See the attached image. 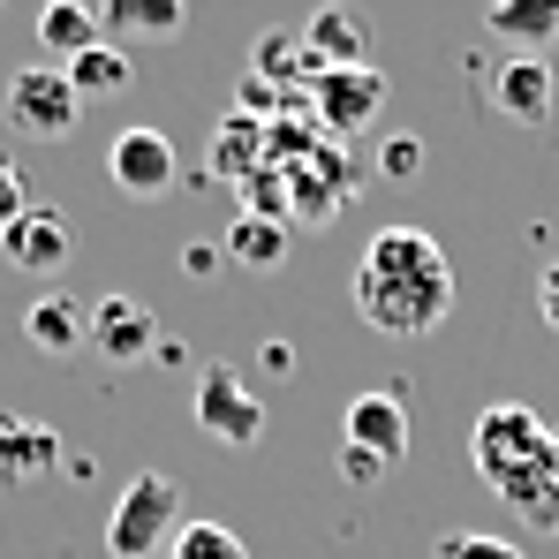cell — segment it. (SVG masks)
Instances as JSON below:
<instances>
[{
	"mask_svg": "<svg viewBox=\"0 0 559 559\" xmlns=\"http://www.w3.org/2000/svg\"><path fill=\"white\" fill-rule=\"evenodd\" d=\"M439 559H530V552L507 545V537H484V530H447L439 537Z\"/></svg>",
	"mask_w": 559,
	"mask_h": 559,
	"instance_id": "cb8c5ba5",
	"label": "cell"
},
{
	"mask_svg": "<svg viewBox=\"0 0 559 559\" xmlns=\"http://www.w3.org/2000/svg\"><path fill=\"white\" fill-rule=\"evenodd\" d=\"M175 537H182V476H167V468L129 476L114 499V522H106L114 559H159V545L175 552Z\"/></svg>",
	"mask_w": 559,
	"mask_h": 559,
	"instance_id": "3957f363",
	"label": "cell"
},
{
	"mask_svg": "<svg viewBox=\"0 0 559 559\" xmlns=\"http://www.w3.org/2000/svg\"><path fill=\"white\" fill-rule=\"evenodd\" d=\"M468 462L499 491V507H514L530 530L559 537V439H552V424H537V408L491 401L468 424Z\"/></svg>",
	"mask_w": 559,
	"mask_h": 559,
	"instance_id": "7a4b0ae2",
	"label": "cell"
},
{
	"mask_svg": "<svg viewBox=\"0 0 559 559\" xmlns=\"http://www.w3.org/2000/svg\"><path fill=\"white\" fill-rule=\"evenodd\" d=\"M378 167H385V175H393V182H408V175H416V167H424V144H416V136H393V144H385V152H378Z\"/></svg>",
	"mask_w": 559,
	"mask_h": 559,
	"instance_id": "d4e9b609",
	"label": "cell"
},
{
	"mask_svg": "<svg viewBox=\"0 0 559 559\" xmlns=\"http://www.w3.org/2000/svg\"><path fill=\"white\" fill-rule=\"evenodd\" d=\"M325 69L310 61L302 31H265L258 38V61H250V84H318Z\"/></svg>",
	"mask_w": 559,
	"mask_h": 559,
	"instance_id": "ac0fdd59",
	"label": "cell"
},
{
	"mask_svg": "<svg viewBox=\"0 0 559 559\" xmlns=\"http://www.w3.org/2000/svg\"><path fill=\"white\" fill-rule=\"evenodd\" d=\"M92 348H98V364H144L159 348L152 310L136 295H98L92 302Z\"/></svg>",
	"mask_w": 559,
	"mask_h": 559,
	"instance_id": "9c48e42d",
	"label": "cell"
},
{
	"mask_svg": "<svg viewBox=\"0 0 559 559\" xmlns=\"http://www.w3.org/2000/svg\"><path fill=\"white\" fill-rule=\"evenodd\" d=\"M378 114H385V76L378 69H325L318 84H310V121L341 144V136H356V129H371Z\"/></svg>",
	"mask_w": 559,
	"mask_h": 559,
	"instance_id": "5b68a950",
	"label": "cell"
},
{
	"mask_svg": "<svg viewBox=\"0 0 559 559\" xmlns=\"http://www.w3.org/2000/svg\"><path fill=\"white\" fill-rule=\"evenodd\" d=\"M61 468V439L31 416H0V484H46Z\"/></svg>",
	"mask_w": 559,
	"mask_h": 559,
	"instance_id": "4fadbf2b",
	"label": "cell"
},
{
	"mask_svg": "<svg viewBox=\"0 0 559 559\" xmlns=\"http://www.w3.org/2000/svg\"><path fill=\"white\" fill-rule=\"evenodd\" d=\"M341 476H348V484H378V476H385V462H378V454H364V447H341Z\"/></svg>",
	"mask_w": 559,
	"mask_h": 559,
	"instance_id": "83f0119b",
	"label": "cell"
},
{
	"mask_svg": "<svg viewBox=\"0 0 559 559\" xmlns=\"http://www.w3.org/2000/svg\"><path fill=\"white\" fill-rule=\"evenodd\" d=\"M98 38H106L98 31V8H84V0H46L38 8V46L53 53V69H69L76 53H92Z\"/></svg>",
	"mask_w": 559,
	"mask_h": 559,
	"instance_id": "2e32d148",
	"label": "cell"
},
{
	"mask_svg": "<svg viewBox=\"0 0 559 559\" xmlns=\"http://www.w3.org/2000/svg\"><path fill=\"white\" fill-rule=\"evenodd\" d=\"M219 250H227V265H242V273H280V265H287V227H273V219H235Z\"/></svg>",
	"mask_w": 559,
	"mask_h": 559,
	"instance_id": "d6986e66",
	"label": "cell"
},
{
	"mask_svg": "<svg viewBox=\"0 0 559 559\" xmlns=\"http://www.w3.org/2000/svg\"><path fill=\"white\" fill-rule=\"evenodd\" d=\"M61 76L76 84V98H114V92H129V76H136V69H129V53H121L114 38H98L92 53H76Z\"/></svg>",
	"mask_w": 559,
	"mask_h": 559,
	"instance_id": "ffe728a7",
	"label": "cell"
},
{
	"mask_svg": "<svg viewBox=\"0 0 559 559\" xmlns=\"http://www.w3.org/2000/svg\"><path fill=\"white\" fill-rule=\"evenodd\" d=\"M356 310L385 341H424L454 310V265L424 227H378L356 265Z\"/></svg>",
	"mask_w": 559,
	"mask_h": 559,
	"instance_id": "6da1fadb",
	"label": "cell"
},
{
	"mask_svg": "<svg viewBox=\"0 0 559 559\" xmlns=\"http://www.w3.org/2000/svg\"><path fill=\"white\" fill-rule=\"evenodd\" d=\"M0 258H8L15 273H61V265H69V212H53V204H23L15 227L0 235Z\"/></svg>",
	"mask_w": 559,
	"mask_h": 559,
	"instance_id": "ba28073f",
	"label": "cell"
},
{
	"mask_svg": "<svg viewBox=\"0 0 559 559\" xmlns=\"http://www.w3.org/2000/svg\"><path fill=\"white\" fill-rule=\"evenodd\" d=\"M0 114H8V129H15V136H31V144H61V136L76 129L84 98H76V84H69L53 61H31V69H15V76H8Z\"/></svg>",
	"mask_w": 559,
	"mask_h": 559,
	"instance_id": "277c9868",
	"label": "cell"
},
{
	"mask_svg": "<svg viewBox=\"0 0 559 559\" xmlns=\"http://www.w3.org/2000/svg\"><path fill=\"white\" fill-rule=\"evenodd\" d=\"M537 310H545V325L559 333V258L545 265V273H537Z\"/></svg>",
	"mask_w": 559,
	"mask_h": 559,
	"instance_id": "f1b7e54d",
	"label": "cell"
},
{
	"mask_svg": "<svg viewBox=\"0 0 559 559\" xmlns=\"http://www.w3.org/2000/svg\"><path fill=\"white\" fill-rule=\"evenodd\" d=\"M197 431L219 439V447H258V439H265V408H258V393L227 371V364H212V371L197 378Z\"/></svg>",
	"mask_w": 559,
	"mask_h": 559,
	"instance_id": "8992f818",
	"label": "cell"
},
{
	"mask_svg": "<svg viewBox=\"0 0 559 559\" xmlns=\"http://www.w3.org/2000/svg\"><path fill=\"white\" fill-rule=\"evenodd\" d=\"M23 204H31V197H23V175H15V167L0 159V235L15 227V212H23Z\"/></svg>",
	"mask_w": 559,
	"mask_h": 559,
	"instance_id": "484cf974",
	"label": "cell"
},
{
	"mask_svg": "<svg viewBox=\"0 0 559 559\" xmlns=\"http://www.w3.org/2000/svg\"><path fill=\"white\" fill-rule=\"evenodd\" d=\"M341 447H364L385 468L401 462L408 454V408H401V393H356L348 416H341Z\"/></svg>",
	"mask_w": 559,
	"mask_h": 559,
	"instance_id": "30bf717a",
	"label": "cell"
},
{
	"mask_svg": "<svg viewBox=\"0 0 559 559\" xmlns=\"http://www.w3.org/2000/svg\"><path fill=\"white\" fill-rule=\"evenodd\" d=\"M258 364H265V371H273V378H287V371H295V348H287V341H273V348H265Z\"/></svg>",
	"mask_w": 559,
	"mask_h": 559,
	"instance_id": "f546056e",
	"label": "cell"
},
{
	"mask_svg": "<svg viewBox=\"0 0 559 559\" xmlns=\"http://www.w3.org/2000/svg\"><path fill=\"white\" fill-rule=\"evenodd\" d=\"M219 265H227V250H219V242H189V250H182V273L189 280H212Z\"/></svg>",
	"mask_w": 559,
	"mask_h": 559,
	"instance_id": "4316f807",
	"label": "cell"
},
{
	"mask_svg": "<svg viewBox=\"0 0 559 559\" xmlns=\"http://www.w3.org/2000/svg\"><path fill=\"white\" fill-rule=\"evenodd\" d=\"M552 439H559V431H552Z\"/></svg>",
	"mask_w": 559,
	"mask_h": 559,
	"instance_id": "4dcf8cb0",
	"label": "cell"
},
{
	"mask_svg": "<svg viewBox=\"0 0 559 559\" xmlns=\"http://www.w3.org/2000/svg\"><path fill=\"white\" fill-rule=\"evenodd\" d=\"M484 23H491V38H507V46H522V53H545L559 38V0L552 8H537V0H491Z\"/></svg>",
	"mask_w": 559,
	"mask_h": 559,
	"instance_id": "e0dca14e",
	"label": "cell"
},
{
	"mask_svg": "<svg viewBox=\"0 0 559 559\" xmlns=\"http://www.w3.org/2000/svg\"><path fill=\"white\" fill-rule=\"evenodd\" d=\"M189 23L182 0H106L98 8V31H144V38H175Z\"/></svg>",
	"mask_w": 559,
	"mask_h": 559,
	"instance_id": "44dd1931",
	"label": "cell"
},
{
	"mask_svg": "<svg viewBox=\"0 0 559 559\" xmlns=\"http://www.w3.org/2000/svg\"><path fill=\"white\" fill-rule=\"evenodd\" d=\"M23 341L31 348H46V356H76V348H92V302L84 295H38L31 310H23Z\"/></svg>",
	"mask_w": 559,
	"mask_h": 559,
	"instance_id": "7c38bea8",
	"label": "cell"
},
{
	"mask_svg": "<svg viewBox=\"0 0 559 559\" xmlns=\"http://www.w3.org/2000/svg\"><path fill=\"white\" fill-rule=\"evenodd\" d=\"M106 175H114L121 197L152 204V197H167V189L182 182V159H175V144H167L159 129H121V136L106 144Z\"/></svg>",
	"mask_w": 559,
	"mask_h": 559,
	"instance_id": "52a82bcc",
	"label": "cell"
},
{
	"mask_svg": "<svg viewBox=\"0 0 559 559\" xmlns=\"http://www.w3.org/2000/svg\"><path fill=\"white\" fill-rule=\"evenodd\" d=\"M302 46H310L318 69H371V38H364V23L341 15V8H318V15L302 23Z\"/></svg>",
	"mask_w": 559,
	"mask_h": 559,
	"instance_id": "9a60e30c",
	"label": "cell"
},
{
	"mask_svg": "<svg viewBox=\"0 0 559 559\" xmlns=\"http://www.w3.org/2000/svg\"><path fill=\"white\" fill-rule=\"evenodd\" d=\"M167 559H250V545H242L227 522H182V537H175Z\"/></svg>",
	"mask_w": 559,
	"mask_h": 559,
	"instance_id": "603a6c76",
	"label": "cell"
},
{
	"mask_svg": "<svg viewBox=\"0 0 559 559\" xmlns=\"http://www.w3.org/2000/svg\"><path fill=\"white\" fill-rule=\"evenodd\" d=\"M235 197H242V219H273V227L295 219V197H287V175H280V167H258Z\"/></svg>",
	"mask_w": 559,
	"mask_h": 559,
	"instance_id": "7402d4cb",
	"label": "cell"
},
{
	"mask_svg": "<svg viewBox=\"0 0 559 559\" xmlns=\"http://www.w3.org/2000/svg\"><path fill=\"white\" fill-rule=\"evenodd\" d=\"M258 167H273V159H265V114H242V106H235L227 121H212V175L242 189Z\"/></svg>",
	"mask_w": 559,
	"mask_h": 559,
	"instance_id": "5bb4252c",
	"label": "cell"
},
{
	"mask_svg": "<svg viewBox=\"0 0 559 559\" xmlns=\"http://www.w3.org/2000/svg\"><path fill=\"white\" fill-rule=\"evenodd\" d=\"M491 106H499V121L537 129V121L552 114V61H545V53H514V61H499V76H491Z\"/></svg>",
	"mask_w": 559,
	"mask_h": 559,
	"instance_id": "8fae6325",
	"label": "cell"
}]
</instances>
